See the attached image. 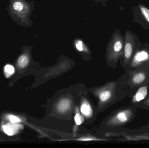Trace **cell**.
<instances>
[{
  "instance_id": "cell-1",
  "label": "cell",
  "mask_w": 149,
  "mask_h": 148,
  "mask_svg": "<svg viewBox=\"0 0 149 148\" xmlns=\"http://www.w3.org/2000/svg\"><path fill=\"white\" fill-rule=\"evenodd\" d=\"M124 36L119 29L113 32L107 48V55L109 60L116 62L123 56L124 53Z\"/></svg>"
},
{
  "instance_id": "cell-2",
  "label": "cell",
  "mask_w": 149,
  "mask_h": 148,
  "mask_svg": "<svg viewBox=\"0 0 149 148\" xmlns=\"http://www.w3.org/2000/svg\"><path fill=\"white\" fill-rule=\"evenodd\" d=\"M123 57L125 63L129 62L136 49L140 43L137 35L130 30H127L124 36Z\"/></svg>"
},
{
  "instance_id": "cell-3",
  "label": "cell",
  "mask_w": 149,
  "mask_h": 148,
  "mask_svg": "<svg viewBox=\"0 0 149 148\" xmlns=\"http://www.w3.org/2000/svg\"><path fill=\"white\" fill-rule=\"evenodd\" d=\"M133 116V113L130 109H126L118 112L109 120V126H116L123 125L128 122Z\"/></svg>"
},
{
  "instance_id": "cell-4",
  "label": "cell",
  "mask_w": 149,
  "mask_h": 148,
  "mask_svg": "<svg viewBox=\"0 0 149 148\" xmlns=\"http://www.w3.org/2000/svg\"><path fill=\"white\" fill-rule=\"evenodd\" d=\"M149 60V52L147 50H138L132 60L131 66L135 67Z\"/></svg>"
},
{
  "instance_id": "cell-5",
  "label": "cell",
  "mask_w": 149,
  "mask_h": 148,
  "mask_svg": "<svg viewBox=\"0 0 149 148\" xmlns=\"http://www.w3.org/2000/svg\"><path fill=\"white\" fill-rule=\"evenodd\" d=\"M23 127L22 125L17 123H8L2 126L3 132L10 136L18 134L23 129Z\"/></svg>"
},
{
  "instance_id": "cell-6",
  "label": "cell",
  "mask_w": 149,
  "mask_h": 148,
  "mask_svg": "<svg viewBox=\"0 0 149 148\" xmlns=\"http://www.w3.org/2000/svg\"><path fill=\"white\" fill-rule=\"evenodd\" d=\"M71 107V101L68 98L61 99L56 105V109L60 113L67 112Z\"/></svg>"
},
{
  "instance_id": "cell-7",
  "label": "cell",
  "mask_w": 149,
  "mask_h": 148,
  "mask_svg": "<svg viewBox=\"0 0 149 148\" xmlns=\"http://www.w3.org/2000/svg\"><path fill=\"white\" fill-rule=\"evenodd\" d=\"M73 45L75 49L80 53L89 54L90 50L84 41L79 38H75L73 42Z\"/></svg>"
},
{
  "instance_id": "cell-8",
  "label": "cell",
  "mask_w": 149,
  "mask_h": 148,
  "mask_svg": "<svg viewBox=\"0 0 149 148\" xmlns=\"http://www.w3.org/2000/svg\"><path fill=\"white\" fill-rule=\"evenodd\" d=\"M148 94V87H142L140 88L134 96L133 101L134 103H138L144 100Z\"/></svg>"
},
{
  "instance_id": "cell-9",
  "label": "cell",
  "mask_w": 149,
  "mask_h": 148,
  "mask_svg": "<svg viewBox=\"0 0 149 148\" xmlns=\"http://www.w3.org/2000/svg\"><path fill=\"white\" fill-rule=\"evenodd\" d=\"M146 77V74L143 72H140L135 73L132 76V83L134 85H140L145 81Z\"/></svg>"
},
{
  "instance_id": "cell-10",
  "label": "cell",
  "mask_w": 149,
  "mask_h": 148,
  "mask_svg": "<svg viewBox=\"0 0 149 148\" xmlns=\"http://www.w3.org/2000/svg\"><path fill=\"white\" fill-rule=\"evenodd\" d=\"M80 110L82 114L86 117H89L92 115V108L87 101H84L82 102L81 105Z\"/></svg>"
},
{
  "instance_id": "cell-11",
  "label": "cell",
  "mask_w": 149,
  "mask_h": 148,
  "mask_svg": "<svg viewBox=\"0 0 149 148\" xmlns=\"http://www.w3.org/2000/svg\"><path fill=\"white\" fill-rule=\"evenodd\" d=\"M141 14L149 24V8L142 4H139Z\"/></svg>"
},
{
  "instance_id": "cell-12",
  "label": "cell",
  "mask_w": 149,
  "mask_h": 148,
  "mask_svg": "<svg viewBox=\"0 0 149 148\" xmlns=\"http://www.w3.org/2000/svg\"><path fill=\"white\" fill-rule=\"evenodd\" d=\"M99 98L101 102L104 103L107 101L112 96V93L109 90H104L102 91L99 94Z\"/></svg>"
},
{
  "instance_id": "cell-13",
  "label": "cell",
  "mask_w": 149,
  "mask_h": 148,
  "mask_svg": "<svg viewBox=\"0 0 149 148\" xmlns=\"http://www.w3.org/2000/svg\"><path fill=\"white\" fill-rule=\"evenodd\" d=\"M29 57L27 55H22L17 61L18 66L21 68H24L29 64Z\"/></svg>"
},
{
  "instance_id": "cell-14",
  "label": "cell",
  "mask_w": 149,
  "mask_h": 148,
  "mask_svg": "<svg viewBox=\"0 0 149 148\" xmlns=\"http://www.w3.org/2000/svg\"><path fill=\"white\" fill-rule=\"evenodd\" d=\"M4 71L5 76L8 78L15 73V68L12 65L7 64L4 67Z\"/></svg>"
},
{
  "instance_id": "cell-15",
  "label": "cell",
  "mask_w": 149,
  "mask_h": 148,
  "mask_svg": "<svg viewBox=\"0 0 149 148\" xmlns=\"http://www.w3.org/2000/svg\"><path fill=\"white\" fill-rule=\"evenodd\" d=\"M75 123L77 126H79L82 124L84 121V119L82 116L80 114L79 111V109L76 108L75 110V115L74 117Z\"/></svg>"
},
{
  "instance_id": "cell-16",
  "label": "cell",
  "mask_w": 149,
  "mask_h": 148,
  "mask_svg": "<svg viewBox=\"0 0 149 148\" xmlns=\"http://www.w3.org/2000/svg\"><path fill=\"white\" fill-rule=\"evenodd\" d=\"M7 118L11 123H18L21 122V120L18 117L12 115H8L7 116Z\"/></svg>"
},
{
  "instance_id": "cell-17",
  "label": "cell",
  "mask_w": 149,
  "mask_h": 148,
  "mask_svg": "<svg viewBox=\"0 0 149 148\" xmlns=\"http://www.w3.org/2000/svg\"><path fill=\"white\" fill-rule=\"evenodd\" d=\"M13 8L17 11H21L23 9L24 5L21 2L16 1L13 4Z\"/></svg>"
},
{
  "instance_id": "cell-18",
  "label": "cell",
  "mask_w": 149,
  "mask_h": 148,
  "mask_svg": "<svg viewBox=\"0 0 149 148\" xmlns=\"http://www.w3.org/2000/svg\"><path fill=\"white\" fill-rule=\"evenodd\" d=\"M75 140L79 141H98L101 140L100 139H96L94 137H81L77 139H75Z\"/></svg>"
},
{
  "instance_id": "cell-19",
  "label": "cell",
  "mask_w": 149,
  "mask_h": 148,
  "mask_svg": "<svg viewBox=\"0 0 149 148\" xmlns=\"http://www.w3.org/2000/svg\"><path fill=\"white\" fill-rule=\"evenodd\" d=\"M90 1L94 2L95 3H101L102 4H105L106 2L110 0H90Z\"/></svg>"
},
{
  "instance_id": "cell-20",
  "label": "cell",
  "mask_w": 149,
  "mask_h": 148,
  "mask_svg": "<svg viewBox=\"0 0 149 148\" xmlns=\"http://www.w3.org/2000/svg\"><path fill=\"white\" fill-rule=\"evenodd\" d=\"M145 103H146V104H147L148 106H149V98L147 100V101L145 102Z\"/></svg>"
}]
</instances>
